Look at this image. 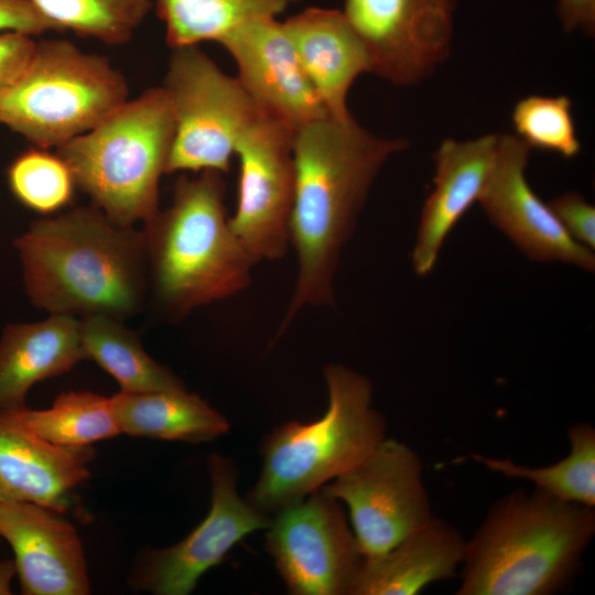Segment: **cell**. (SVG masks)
I'll return each instance as SVG.
<instances>
[{
  "label": "cell",
  "mask_w": 595,
  "mask_h": 595,
  "mask_svg": "<svg viewBox=\"0 0 595 595\" xmlns=\"http://www.w3.org/2000/svg\"><path fill=\"white\" fill-rule=\"evenodd\" d=\"M404 139L378 137L350 116L329 115L293 132L294 198L290 246L296 278L277 337L306 307L331 305L344 246L356 226L370 186Z\"/></svg>",
  "instance_id": "cell-1"
},
{
  "label": "cell",
  "mask_w": 595,
  "mask_h": 595,
  "mask_svg": "<svg viewBox=\"0 0 595 595\" xmlns=\"http://www.w3.org/2000/svg\"><path fill=\"white\" fill-rule=\"evenodd\" d=\"M31 302L50 314L138 313L149 289L142 230L96 206L34 220L14 240Z\"/></svg>",
  "instance_id": "cell-2"
},
{
  "label": "cell",
  "mask_w": 595,
  "mask_h": 595,
  "mask_svg": "<svg viewBox=\"0 0 595 595\" xmlns=\"http://www.w3.org/2000/svg\"><path fill=\"white\" fill-rule=\"evenodd\" d=\"M594 508L519 489L497 500L465 543L457 595H549L581 566Z\"/></svg>",
  "instance_id": "cell-3"
},
{
  "label": "cell",
  "mask_w": 595,
  "mask_h": 595,
  "mask_svg": "<svg viewBox=\"0 0 595 595\" xmlns=\"http://www.w3.org/2000/svg\"><path fill=\"white\" fill-rule=\"evenodd\" d=\"M223 174L181 173L170 205L143 223L149 285L174 316L242 292L255 262L229 224Z\"/></svg>",
  "instance_id": "cell-4"
},
{
  "label": "cell",
  "mask_w": 595,
  "mask_h": 595,
  "mask_svg": "<svg viewBox=\"0 0 595 595\" xmlns=\"http://www.w3.org/2000/svg\"><path fill=\"white\" fill-rule=\"evenodd\" d=\"M325 413L289 421L261 445L262 467L247 500L269 516L296 502L363 462L386 439L387 423L372 408V386L343 365L324 367Z\"/></svg>",
  "instance_id": "cell-5"
},
{
  "label": "cell",
  "mask_w": 595,
  "mask_h": 595,
  "mask_svg": "<svg viewBox=\"0 0 595 595\" xmlns=\"http://www.w3.org/2000/svg\"><path fill=\"white\" fill-rule=\"evenodd\" d=\"M174 137L163 87L143 91L91 130L56 149L76 187L120 226L145 223L159 210V182Z\"/></svg>",
  "instance_id": "cell-6"
},
{
  "label": "cell",
  "mask_w": 595,
  "mask_h": 595,
  "mask_svg": "<svg viewBox=\"0 0 595 595\" xmlns=\"http://www.w3.org/2000/svg\"><path fill=\"white\" fill-rule=\"evenodd\" d=\"M123 75L101 55L61 39L35 42L0 98V123L33 147L60 148L86 133L129 98Z\"/></svg>",
  "instance_id": "cell-7"
},
{
  "label": "cell",
  "mask_w": 595,
  "mask_h": 595,
  "mask_svg": "<svg viewBox=\"0 0 595 595\" xmlns=\"http://www.w3.org/2000/svg\"><path fill=\"white\" fill-rule=\"evenodd\" d=\"M174 137L165 174L230 170L237 143L260 112L237 77L197 46L172 48L162 86Z\"/></svg>",
  "instance_id": "cell-8"
},
{
  "label": "cell",
  "mask_w": 595,
  "mask_h": 595,
  "mask_svg": "<svg viewBox=\"0 0 595 595\" xmlns=\"http://www.w3.org/2000/svg\"><path fill=\"white\" fill-rule=\"evenodd\" d=\"M422 470L411 447L386 437L357 466L321 487L346 505L364 556L385 553L433 518Z\"/></svg>",
  "instance_id": "cell-9"
},
{
  "label": "cell",
  "mask_w": 595,
  "mask_h": 595,
  "mask_svg": "<svg viewBox=\"0 0 595 595\" xmlns=\"http://www.w3.org/2000/svg\"><path fill=\"white\" fill-rule=\"evenodd\" d=\"M266 550L293 595H348L364 554L342 502L322 488L271 515Z\"/></svg>",
  "instance_id": "cell-10"
},
{
  "label": "cell",
  "mask_w": 595,
  "mask_h": 595,
  "mask_svg": "<svg viewBox=\"0 0 595 595\" xmlns=\"http://www.w3.org/2000/svg\"><path fill=\"white\" fill-rule=\"evenodd\" d=\"M293 131L263 115L239 139L237 206L229 224L255 264L281 259L290 246L294 198Z\"/></svg>",
  "instance_id": "cell-11"
},
{
  "label": "cell",
  "mask_w": 595,
  "mask_h": 595,
  "mask_svg": "<svg viewBox=\"0 0 595 595\" xmlns=\"http://www.w3.org/2000/svg\"><path fill=\"white\" fill-rule=\"evenodd\" d=\"M455 0H344L369 73L397 86L419 84L448 56Z\"/></svg>",
  "instance_id": "cell-12"
},
{
  "label": "cell",
  "mask_w": 595,
  "mask_h": 595,
  "mask_svg": "<svg viewBox=\"0 0 595 595\" xmlns=\"http://www.w3.org/2000/svg\"><path fill=\"white\" fill-rule=\"evenodd\" d=\"M212 504L207 516L182 541L149 550L139 560L132 583L158 595H186L245 537L266 529L271 516L240 497L234 463L213 454L207 459Z\"/></svg>",
  "instance_id": "cell-13"
},
{
  "label": "cell",
  "mask_w": 595,
  "mask_h": 595,
  "mask_svg": "<svg viewBox=\"0 0 595 595\" xmlns=\"http://www.w3.org/2000/svg\"><path fill=\"white\" fill-rule=\"evenodd\" d=\"M530 148L517 136L499 134L495 164L479 203L489 220L528 258L595 269L589 248L575 241L526 178Z\"/></svg>",
  "instance_id": "cell-14"
},
{
  "label": "cell",
  "mask_w": 595,
  "mask_h": 595,
  "mask_svg": "<svg viewBox=\"0 0 595 595\" xmlns=\"http://www.w3.org/2000/svg\"><path fill=\"white\" fill-rule=\"evenodd\" d=\"M237 65L240 85L258 111L293 132L328 115L306 76L283 22H250L220 43Z\"/></svg>",
  "instance_id": "cell-15"
},
{
  "label": "cell",
  "mask_w": 595,
  "mask_h": 595,
  "mask_svg": "<svg viewBox=\"0 0 595 595\" xmlns=\"http://www.w3.org/2000/svg\"><path fill=\"white\" fill-rule=\"evenodd\" d=\"M0 538L11 545L24 595H86L89 578L79 537L46 507L0 500Z\"/></svg>",
  "instance_id": "cell-16"
},
{
  "label": "cell",
  "mask_w": 595,
  "mask_h": 595,
  "mask_svg": "<svg viewBox=\"0 0 595 595\" xmlns=\"http://www.w3.org/2000/svg\"><path fill=\"white\" fill-rule=\"evenodd\" d=\"M498 141L497 133L467 141L445 139L433 153L434 190L423 205L412 252L419 275L433 270L445 238L479 201L495 164Z\"/></svg>",
  "instance_id": "cell-17"
},
{
  "label": "cell",
  "mask_w": 595,
  "mask_h": 595,
  "mask_svg": "<svg viewBox=\"0 0 595 595\" xmlns=\"http://www.w3.org/2000/svg\"><path fill=\"white\" fill-rule=\"evenodd\" d=\"M93 450L52 444L0 418V500L33 502L63 513L90 477Z\"/></svg>",
  "instance_id": "cell-18"
},
{
  "label": "cell",
  "mask_w": 595,
  "mask_h": 595,
  "mask_svg": "<svg viewBox=\"0 0 595 595\" xmlns=\"http://www.w3.org/2000/svg\"><path fill=\"white\" fill-rule=\"evenodd\" d=\"M283 25L328 115L350 117L347 95L356 78L369 72V61L342 11L310 8Z\"/></svg>",
  "instance_id": "cell-19"
},
{
  "label": "cell",
  "mask_w": 595,
  "mask_h": 595,
  "mask_svg": "<svg viewBox=\"0 0 595 595\" xmlns=\"http://www.w3.org/2000/svg\"><path fill=\"white\" fill-rule=\"evenodd\" d=\"M465 543L454 526L433 517L392 549L364 556L348 595H416L455 576Z\"/></svg>",
  "instance_id": "cell-20"
},
{
  "label": "cell",
  "mask_w": 595,
  "mask_h": 595,
  "mask_svg": "<svg viewBox=\"0 0 595 595\" xmlns=\"http://www.w3.org/2000/svg\"><path fill=\"white\" fill-rule=\"evenodd\" d=\"M86 359L79 320L67 314L8 324L0 337V413L25 407L39 381L62 375Z\"/></svg>",
  "instance_id": "cell-21"
},
{
  "label": "cell",
  "mask_w": 595,
  "mask_h": 595,
  "mask_svg": "<svg viewBox=\"0 0 595 595\" xmlns=\"http://www.w3.org/2000/svg\"><path fill=\"white\" fill-rule=\"evenodd\" d=\"M121 433L167 441L201 443L229 431L228 420L187 389L131 392L111 397Z\"/></svg>",
  "instance_id": "cell-22"
},
{
  "label": "cell",
  "mask_w": 595,
  "mask_h": 595,
  "mask_svg": "<svg viewBox=\"0 0 595 595\" xmlns=\"http://www.w3.org/2000/svg\"><path fill=\"white\" fill-rule=\"evenodd\" d=\"M82 347L111 375L121 390L131 392L185 389L182 381L143 349L137 334L119 318L94 314L79 320Z\"/></svg>",
  "instance_id": "cell-23"
},
{
  "label": "cell",
  "mask_w": 595,
  "mask_h": 595,
  "mask_svg": "<svg viewBox=\"0 0 595 595\" xmlns=\"http://www.w3.org/2000/svg\"><path fill=\"white\" fill-rule=\"evenodd\" d=\"M0 418L60 446L87 447L121 433L111 397L93 392L60 394L46 410L22 407Z\"/></svg>",
  "instance_id": "cell-24"
},
{
  "label": "cell",
  "mask_w": 595,
  "mask_h": 595,
  "mask_svg": "<svg viewBox=\"0 0 595 595\" xmlns=\"http://www.w3.org/2000/svg\"><path fill=\"white\" fill-rule=\"evenodd\" d=\"M298 0H155L172 47L220 43L235 30L260 19L275 18Z\"/></svg>",
  "instance_id": "cell-25"
},
{
  "label": "cell",
  "mask_w": 595,
  "mask_h": 595,
  "mask_svg": "<svg viewBox=\"0 0 595 595\" xmlns=\"http://www.w3.org/2000/svg\"><path fill=\"white\" fill-rule=\"evenodd\" d=\"M570 453L550 466L527 467L508 458L473 454L488 469L508 478L527 479L536 489L558 500L595 507V429L576 423L567 430Z\"/></svg>",
  "instance_id": "cell-26"
},
{
  "label": "cell",
  "mask_w": 595,
  "mask_h": 595,
  "mask_svg": "<svg viewBox=\"0 0 595 595\" xmlns=\"http://www.w3.org/2000/svg\"><path fill=\"white\" fill-rule=\"evenodd\" d=\"M57 32L72 31L106 44H123L155 0H32Z\"/></svg>",
  "instance_id": "cell-27"
},
{
  "label": "cell",
  "mask_w": 595,
  "mask_h": 595,
  "mask_svg": "<svg viewBox=\"0 0 595 595\" xmlns=\"http://www.w3.org/2000/svg\"><path fill=\"white\" fill-rule=\"evenodd\" d=\"M12 195L26 208L51 215L66 206L76 188L65 161L48 149L32 147L13 159L7 170Z\"/></svg>",
  "instance_id": "cell-28"
},
{
  "label": "cell",
  "mask_w": 595,
  "mask_h": 595,
  "mask_svg": "<svg viewBox=\"0 0 595 595\" xmlns=\"http://www.w3.org/2000/svg\"><path fill=\"white\" fill-rule=\"evenodd\" d=\"M571 109L572 101L564 95H530L518 100L511 115L517 137L530 149L573 159L581 143Z\"/></svg>",
  "instance_id": "cell-29"
},
{
  "label": "cell",
  "mask_w": 595,
  "mask_h": 595,
  "mask_svg": "<svg viewBox=\"0 0 595 595\" xmlns=\"http://www.w3.org/2000/svg\"><path fill=\"white\" fill-rule=\"evenodd\" d=\"M567 234L578 244L595 247V208L577 192H566L548 203Z\"/></svg>",
  "instance_id": "cell-30"
},
{
  "label": "cell",
  "mask_w": 595,
  "mask_h": 595,
  "mask_svg": "<svg viewBox=\"0 0 595 595\" xmlns=\"http://www.w3.org/2000/svg\"><path fill=\"white\" fill-rule=\"evenodd\" d=\"M50 31L57 30L32 0H0V32L35 36Z\"/></svg>",
  "instance_id": "cell-31"
},
{
  "label": "cell",
  "mask_w": 595,
  "mask_h": 595,
  "mask_svg": "<svg viewBox=\"0 0 595 595\" xmlns=\"http://www.w3.org/2000/svg\"><path fill=\"white\" fill-rule=\"evenodd\" d=\"M35 41L19 32H0V98L29 62Z\"/></svg>",
  "instance_id": "cell-32"
},
{
  "label": "cell",
  "mask_w": 595,
  "mask_h": 595,
  "mask_svg": "<svg viewBox=\"0 0 595 595\" xmlns=\"http://www.w3.org/2000/svg\"><path fill=\"white\" fill-rule=\"evenodd\" d=\"M556 14L565 32L595 33V0H558Z\"/></svg>",
  "instance_id": "cell-33"
},
{
  "label": "cell",
  "mask_w": 595,
  "mask_h": 595,
  "mask_svg": "<svg viewBox=\"0 0 595 595\" xmlns=\"http://www.w3.org/2000/svg\"><path fill=\"white\" fill-rule=\"evenodd\" d=\"M17 574L14 561H0V595L11 594V582Z\"/></svg>",
  "instance_id": "cell-34"
},
{
  "label": "cell",
  "mask_w": 595,
  "mask_h": 595,
  "mask_svg": "<svg viewBox=\"0 0 595 595\" xmlns=\"http://www.w3.org/2000/svg\"><path fill=\"white\" fill-rule=\"evenodd\" d=\"M1 539V538H0Z\"/></svg>",
  "instance_id": "cell-35"
}]
</instances>
